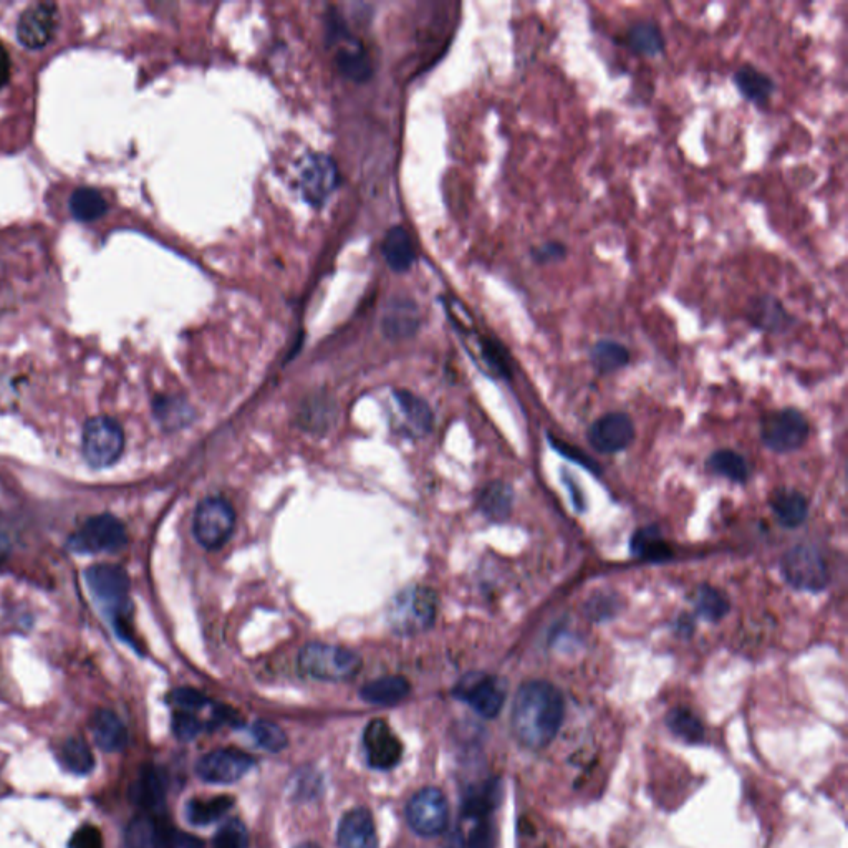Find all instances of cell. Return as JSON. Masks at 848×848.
I'll return each instance as SVG.
<instances>
[{"label": "cell", "mask_w": 848, "mask_h": 848, "mask_svg": "<svg viewBox=\"0 0 848 848\" xmlns=\"http://www.w3.org/2000/svg\"><path fill=\"white\" fill-rule=\"evenodd\" d=\"M130 799L146 812L161 810L166 799V781L161 771L153 766L143 767L131 784Z\"/></svg>", "instance_id": "obj_21"}, {"label": "cell", "mask_w": 848, "mask_h": 848, "mask_svg": "<svg viewBox=\"0 0 848 848\" xmlns=\"http://www.w3.org/2000/svg\"><path fill=\"white\" fill-rule=\"evenodd\" d=\"M295 848H320L317 844H312V842H305V844H300L299 847Z\"/></svg>", "instance_id": "obj_53"}, {"label": "cell", "mask_w": 848, "mask_h": 848, "mask_svg": "<svg viewBox=\"0 0 848 848\" xmlns=\"http://www.w3.org/2000/svg\"><path fill=\"white\" fill-rule=\"evenodd\" d=\"M666 724L671 729V733L676 734L678 738L685 739L686 742L703 741V723L699 721L698 716L691 709H671L668 716H666Z\"/></svg>", "instance_id": "obj_40"}, {"label": "cell", "mask_w": 848, "mask_h": 848, "mask_svg": "<svg viewBox=\"0 0 848 848\" xmlns=\"http://www.w3.org/2000/svg\"><path fill=\"white\" fill-rule=\"evenodd\" d=\"M232 804L234 799L229 795H217L211 799H191L186 804V819L189 824L199 825V827L211 825L221 820L229 812Z\"/></svg>", "instance_id": "obj_34"}, {"label": "cell", "mask_w": 848, "mask_h": 848, "mask_svg": "<svg viewBox=\"0 0 848 848\" xmlns=\"http://www.w3.org/2000/svg\"><path fill=\"white\" fill-rule=\"evenodd\" d=\"M623 45L638 57H661L666 50L665 34L653 20H638L630 25Z\"/></svg>", "instance_id": "obj_22"}, {"label": "cell", "mask_w": 848, "mask_h": 848, "mask_svg": "<svg viewBox=\"0 0 848 848\" xmlns=\"http://www.w3.org/2000/svg\"><path fill=\"white\" fill-rule=\"evenodd\" d=\"M10 554H12V544L9 537L4 532H0V567L9 560Z\"/></svg>", "instance_id": "obj_52"}, {"label": "cell", "mask_w": 848, "mask_h": 848, "mask_svg": "<svg viewBox=\"0 0 848 848\" xmlns=\"http://www.w3.org/2000/svg\"><path fill=\"white\" fill-rule=\"evenodd\" d=\"M782 577L799 592H824L830 583L829 567L822 552L809 544L787 550L781 560Z\"/></svg>", "instance_id": "obj_6"}, {"label": "cell", "mask_w": 848, "mask_h": 848, "mask_svg": "<svg viewBox=\"0 0 848 848\" xmlns=\"http://www.w3.org/2000/svg\"><path fill=\"white\" fill-rule=\"evenodd\" d=\"M564 477L565 486L569 487L570 497H572V504H574L575 509L579 512L587 511V504H585V496H583L582 492L579 491V487H577V482L572 479V477L565 476Z\"/></svg>", "instance_id": "obj_50"}, {"label": "cell", "mask_w": 848, "mask_h": 848, "mask_svg": "<svg viewBox=\"0 0 848 848\" xmlns=\"http://www.w3.org/2000/svg\"><path fill=\"white\" fill-rule=\"evenodd\" d=\"M733 83L734 87L738 88L739 95L746 102L759 106V108L769 105L777 90L774 78L754 67L751 63L741 65L733 73Z\"/></svg>", "instance_id": "obj_19"}, {"label": "cell", "mask_w": 848, "mask_h": 848, "mask_svg": "<svg viewBox=\"0 0 848 848\" xmlns=\"http://www.w3.org/2000/svg\"><path fill=\"white\" fill-rule=\"evenodd\" d=\"M477 504L489 521L506 522L514 507V489L506 482H491L482 489Z\"/></svg>", "instance_id": "obj_26"}, {"label": "cell", "mask_w": 848, "mask_h": 848, "mask_svg": "<svg viewBox=\"0 0 848 848\" xmlns=\"http://www.w3.org/2000/svg\"><path fill=\"white\" fill-rule=\"evenodd\" d=\"M769 504L779 524L786 529L802 526L809 517V501L795 489H779L772 494Z\"/></svg>", "instance_id": "obj_24"}, {"label": "cell", "mask_w": 848, "mask_h": 848, "mask_svg": "<svg viewBox=\"0 0 848 848\" xmlns=\"http://www.w3.org/2000/svg\"><path fill=\"white\" fill-rule=\"evenodd\" d=\"M691 600H693L694 610L698 613V617L709 623L721 622L731 610L729 598L719 588L708 585V583L699 585L694 590Z\"/></svg>", "instance_id": "obj_31"}, {"label": "cell", "mask_w": 848, "mask_h": 848, "mask_svg": "<svg viewBox=\"0 0 848 848\" xmlns=\"http://www.w3.org/2000/svg\"><path fill=\"white\" fill-rule=\"evenodd\" d=\"M363 747L373 769L388 771L398 766L403 757V744L383 719H373L363 733Z\"/></svg>", "instance_id": "obj_16"}, {"label": "cell", "mask_w": 848, "mask_h": 848, "mask_svg": "<svg viewBox=\"0 0 848 848\" xmlns=\"http://www.w3.org/2000/svg\"><path fill=\"white\" fill-rule=\"evenodd\" d=\"M92 734L97 744L103 752L108 754H116V752L125 751L128 746L130 736L125 723L121 721L120 716L111 711V709H97L92 716Z\"/></svg>", "instance_id": "obj_20"}, {"label": "cell", "mask_w": 848, "mask_h": 848, "mask_svg": "<svg viewBox=\"0 0 848 848\" xmlns=\"http://www.w3.org/2000/svg\"><path fill=\"white\" fill-rule=\"evenodd\" d=\"M565 719V698L550 681H527L512 703L511 726L517 741L540 751L559 734Z\"/></svg>", "instance_id": "obj_1"}, {"label": "cell", "mask_w": 848, "mask_h": 848, "mask_svg": "<svg viewBox=\"0 0 848 848\" xmlns=\"http://www.w3.org/2000/svg\"><path fill=\"white\" fill-rule=\"evenodd\" d=\"M254 766L246 752L237 749H217L199 759L196 772L204 782L209 784H234L241 781Z\"/></svg>", "instance_id": "obj_15"}, {"label": "cell", "mask_w": 848, "mask_h": 848, "mask_svg": "<svg viewBox=\"0 0 848 848\" xmlns=\"http://www.w3.org/2000/svg\"><path fill=\"white\" fill-rule=\"evenodd\" d=\"M396 403L400 406L401 415H403V421H405V429H408V433L415 434V436L428 433L431 424H433V415H431V410L423 400H420L418 396L411 395L410 391H398Z\"/></svg>", "instance_id": "obj_32"}, {"label": "cell", "mask_w": 848, "mask_h": 848, "mask_svg": "<svg viewBox=\"0 0 848 848\" xmlns=\"http://www.w3.org/2000/svg\"><path fill=\"white\" fill-rule=\"evenodd\" d=\"M338 186V169L325 155H310L302 161L299 173L300 193L307 203L320 208Z\"/></svg>", "instance_id": "obj_12"}, {"label": "cell", "mask_w": 848, "mask_h": 848, "mask_svg": "<svg viewBox=\"0 0 848 848\" xmlns=\"http://www.w3.org/2000/svg\"><path fill=\"white\" fill-rule=\"evenodd\" d=\"M454 694L486 719L496 718L506 701V689L501 680L484 673L464 676L454 688Z\"/></svg>", "instance_id": "obj_11"}, {"label": "cell", "mask_w": 848, "mask_h": 848, "mask_svg": "<svg viewBox=\"0 0 848 848\" xmlns=\"http://www.w3.org/2000/svg\"><path fill=\"white\" fill-rule=\"evenodd\" d=\"M709 471L716 476L726 477L729 481L736 484H746L749 479V464L742 454L736 453L733 449H719L714 451L708 458Z\"/></svg>", "instance_id": "obj_35"}, {"label": "cell", "mask_w": 848, "mask_h": 848, "mask_svg": "<svg viewBox=\"0 0 848 848\" xmlns=\"http://www.w3.org/2000/svg\"><path fill=\"white\" fill-rule=\"evenodd\" d=\"M530 257L537 265L559 264L569 257V247L560 241H545L530 249Z\"/></svg>", "instance_id": "obj_44"}, {"label": "cell", "mask_w": 848, "mask_h": 848, "mask_svg": "<svg viewBox=\"0 0 848 848\" xmlns=\"http://www.w3.org/2000/svg\"><path fill=\"white\" fill-rule=\"evenodd\" d=\"M10 78V57L4 45L0 44V88L4 87L5 83L9 82Z\"/></svg>", "instance_id": "obj_51"}, {"label": "cell", "mask_w": 848, "mask_h": 848, "mask_svg": "<svg viewBox=\"0 0 848 848\" xmlns=\"http://www.w3.org/2000/svg\"><path fill=\"white\" fill-rule=\"evenodd\" d=\"M57 759L60 766L75 776H88L97 766L92 747L83 738H68L58 746Z\"/></svg>", "instance_id": "obj_28"}, {"label": "cell", "mask_w": 848, "mask_h": 848, "mask_svg": "<svg viewBox=\"0 0 848 848\" xmlns=\"http://www.w3.org/2000/svg\"><path fill=\"white\" fill-rule=\"evenodd\" d=\"M406 819L411 829L421 837L443 834L449 819L446 795L436 787H424L406 805Z\"/></svg>", "instance_id": "obj_10"}, {"label": "cell", "mask_w": 848, "mask_h": 848, "mask_svg": "<svg viewBox=\"0 0 848 848\" xmlns=\"http://www.w3.org/2000/svg\"><path fill=\"white\" fill-rule=\"evenodd\" d=\"M68 848H105L102 830L92 824L82 825L68 840Z\"/></svg>", "instance_id": "obj_47"}, {"label": "cell", "mask_w": 848, "mask_h": 848, "mask_svg": "<svg viewBox=\"0 0 848 848\" xmlns=\"http://www.w3.org/2000/svg\"><path fill=\"white\" fill-rule=\"evenodd\" d=\"M337 844L340 848H376L375 820L368 809H353L343 815L338 825Z\"/></svg>", "instance_id": "obj_18"}, {"label": "cell", "mask_w": 848, "mask_h": 848, "mask_svg": "<svg viewBox=\"0 0 848 848\" xmlns=\"http://www.w3.org/2000/svg\"><path fill=\"white\" fill-rule=\"evenodd\" d=\"M630 552L635 559L650 562V564H665L675 557V552L666 542L658 526L636 529L630 539Z\"/></svg>", "instance_id": "obj_23"}, {"label": "cell", "mask_w": 848, "mask_h": 848, "mask_svg": "<svg viewBox=\"0 0 848 848\" xmlns=\"http://www.w3.org/2000/svg\"><path fill=\"white\" fill-rule=\"evenodd\" d=\"M85 580L118 638L138 650L131 627L130 579L125 570L115 564L93 565L85 572Z\"/></svg>", "instance_id": "obj_2"}, {"label": "cell", "mask_w": 848, "mask_h": 848, "mask_svg": "<svg viewBox=\"0 0 848 848\" xmlns=\"http://www.w3.org/2000/svg\"><path fill=\"white\" fill-rule=\"evenodd\" d=\"M106 209L108 206H106L105 198L102 193H98L97 189L80 188L70 198V212L77 221H97L105 216Z\"/></svg>", "instance_id": "obj_36"}, {"label": "cell", "mask_w": 848, "mask_h": 848, "mask_svg": "<svg viewBox=\"0 0 848 848\" xmlns=\"http://www.w3.org/2000/svg\"><path fill=\"white\" fill-rule=\"evenodd\" d=\"M696 630V620L691 613H680L673 622V632L676 636H680L683 640H689L694 635Z\"/></svg>", "instance_id": "obj_49"}, {"label": "cell", "mask_w": 848, "mask_h": 848, "mask_svg": "<svg viewBox=\"0 0 848 848\" xmlns=\"http://www.w3.org/2000/svg\"><path fill=\"white\" fill-rule=\"evenodd\" d=\"M203 731V723L199 721L194 713L188 711H176L173 716V733L181 741H191Z\"/></svg>", "instance_id": "obj_46"}, {"label": "cell", "mask_w": 848, "mask_h": 848, "mask_svg": "<svg viewBox=\"0 0 848 848\" xmlns=\"http://www.w3.org/2000/svg\"><path fill=\"white\" fill-rule=\"evenodd\" d=\"M622 610V598L615 592L598 590L583 603V613L592 623H603L617 617Z\"/></svg>", "instance_id": "obj_38"}, {"label": "cell", "mask_w": 848, "mask_h": 848, "mask_svg": "<svg viewBox=\"0 0 848 848\" xmlns=\"http://www.w3.org/2000/svg\"><path fill=\"white\" fill-rule=\"evenodd\" d=\"M438 613V595L433 588L411 587L398 593L388 608L391 630L416 635L433 627Z\"/></svg>", "instance_id": "obj_3"}, {"label": "cell", "mask_w": 848, "mask_h": 848, "mask_svg": "<svg viewBox=\"0 0 848 848\" xmlns=\"http://www.w3.org/2000/svg\"><path fill=\"white\" fill-rule=\"evenodd\" d=\"M418 328V310L406 299L391 304L385 317V330L390 337H406Z\"/></svg>", "instance_id": "obj_37"}, {"label": "cell", "mask_w": 848, "mask_h": 848, "mask_svg": "<svg viewBox=\"0 0 848 848\" xmlns=\"http://www.w3.org/2000/svg\"><path fill=\"white\" fill-rule=\"evenodd\" d=\"M252 738L257 744L269 752H279L287 746V736L277 724L270 721H257L252 724Z\"/></svg>", "instance_id": "obj_41"}, {"label": "cell", "mask_w": 848, "mask_h": 848, "mask_svg": "<svg viewBox=\"0 0 848 848\" xmlns=\"http://www.w3.org/2000/svg\"><path fill=\"white\" fill-rule=\"evenodd\" d=\"M469 848H492L494 845V832L486 820H477L468 839Z\"/></svg>", "instance_id": "obj_48"}, {"label": "cell", "mask_w": 848, "mask_h": 848, "mask_svg": "<svg viewBox=\"0 0 848 848\" xmlns=\"http://www.w3.org/2000/svg\"><path fill=\"white\" fill-rule=\"evenodd\" d=\"M163 825L153 815H136L125 830L126 848H161Z\"/></svg>", "instance_id": "obj_30"}, {"label": "cell", "mask_w": 848, "mask_h": 848, "mask_svg": "<svg viewBox=\"0 0 848 848\" xmlns=\"http://www.w3.org/2000/svg\"><path fill=\"white\" fill-rule=\"evenodd\" d=\"M746 320L756 330L766 333H786L795 325L794 315L786 309L781 299L772 294L752 297L747 304Z\"/></svg>", "instance_id": "obj_17"}, {"label": "cell", "mask_w": 848, "mask_h": 848, "mask_svg": "<svg viewBox=\"0 0 848 848\" xmlns=\"http://www.w3.org/2000/svg\"><path fill=\"white\" fill-rule=\"evenodd\" d=\"M128 544V532L123 522L111 514L93 516L83 522L67 540L72 554H116Z\"/></svg>", "instance_id": "obj_5"}, {"label": "cell", "mask_w": 848, "mask_h": 848, "mask_svg": "<svg viewBox=\"0 0 848 848\" xmlns=\"http://www.w3.org/2000/svg\"><path fill=\"white\" fill-rule=\"evenodd\" d=\"M60 22L58 7L52 2L30 5L17 22V40L25 49H44L52 42Z\"/></svg>", "instance_id": "obj_13"}, {"label": "cell", "mask_w": 848, "mask_h": 848, "mask_svg": "<svg viewBox=\"0 0 848 848\" xmlns=\"http://www.w3.org/2000/svg\"><path fill=\"white\" fill-rule=\"evenodd\" d=\"M809 421L795 408L772 411L761 421L762 443L772 453H794L809 439Z\"/></svg>", "instance_id": "obj_8"}, {"label": "cell", "mask_w": 848, "mask_h": 848, "mask_svg": "<svg viewBox=\"0 0 848 848\" xmlns=\"http://www.w3.org/2000/svg\"><path fill=\"white\" fill-rule=\"evenodd\" d=\"M125 449V433L118 421L97 416L83 426L82 453L92 469L110 468Z\"/></svg>", "instance_id": "obj_7"}, {"label": "cell", "mask_w": 848, "mask_h": 848, "mask_svg": "<svg viewBox=\"0 0 848 848\" xmlns=\"http://www.w3.org/2000/svg\"><path fill=\"white\" fill-rule=\"evenodd\" d=\"M381 251H383L386 264L390 265V269L395 272H406L416 262L413 239L408 231L400 226L391 227L390 231L386 232Z\"/></svg>", "instance_id": "obj_25"}, {"label": "cell", "mask_w": 848, "mask_h": 848, "mask_svg": "<svg viewBox=\"0 0 848 848\" xmlns=\"http://www.w3.org/2000/svg\"><path fill=\"white\" fill-rule=\"evenodd\" d=\"M247 844H249V835H247L246 825L239 820H229L217 830L212 848H247Z\"/></svg>", "instance_id": "obj_42"}, {"label": "cell", "mask_w": 848, "mask_h": 848, "mask_svg": "<svg viewBox=\"0 0 848 848\" xmlns=\"http://www.w3.org/2000/svg\"><path fill=\"white\" fill-rule=\"evenodd\" d=\"M632 362V355L623 343L615 342L610 338H603L593 343L590 348V363L598 375H612L617 371L627 368Z\"/></svg>", "instance_id": "obj_27"}, {"label": "cell", "mask_w": 848, "mask_h": 848, "mask_svg": "<svg viewBox=\"0 0 848 848\" xmlns=\"http://www.w3.org/2000/svg\"><path fill=\"white\" fill-rule=\"evenodd\" d=\"M410 683L401 676H385L378 680L370 681L360 691L367 703L378 704V706H393L410 694Z\"/></svg>", "instance_id": "obj_29"}, {"label": "cell", "mask_w": 848, "mask_h": 848, "mask_svg": "<svg viewBox=\"0 0 848 848\" xmlns=\"http://www.w3.org/2000/svg\"><path fill=\"white\" fill-rule=\"evenodd\" d=\"M234 526H236L234 509L221 497L204 499L194 512V535L199 544L206 549H219L226 544Z\"/></svg>", "instance_id": "obj_9"}, {"label": "cell", "mask_w": 848, "mask_h": 848, "mask_svg": "<svg viewBox=\"0 0 848 848\" xmlns=\"http://www.w3.org/2000/svg\"><path fill=\"white\" fill-rule=\"evenodd\" d=\"M299 665L304 673L320 681L352 680L362 670V658L355 651L328 643H310L300 651Z\"/></svg>", "instance_id": "obj_4"}, {"label": "cell", "mask_w": 848, "mask_h": 848, "mask_svg": "<svg viewBox=\"0 0 848 848\" xmlns=\"http://www.w3.org/2000/svg\"><path fill=\"white\" fill-rule=\"evenodd\" d=\"M337 65L345 77L352 78L355 82H365L371 75L367 52L360 44L347 45L338 50Z\"/></svg>", "instance_id": "obj_39"}, {"label": "cell", "mask_w": 848, "mask_h": 848, "mask_svg": "<svg viewBox=\"0 0 848 848\" xmlns=\"http://www.w3.org/2000/svg\"><path fill=\"white\" fill-rule=\"evenodd\" d=\"M169 703L173 704L176 711H188L196 713L199 709L206 708L208 699L196 689L179 688L169 694Z\"/></svg>", "instance_id": "obj_45"}, {"label": "cell", "mask_w": 848, "mask_h": 848, "mask_svg": "<svg viewBox=\"0 0 848 848\" xmlns=\"http://www.w3.org/2000/svg\"><path fill=\"white\" fill-rule=\"evenodd\" d=\"M547 438H549L550 446H552L557 453L562 454L564 458L570 459L572 463L579 464L582 468L588 469L590 473H602L600 464H598L597 461H593V459L590 458V456H587V454L583 453L582 449L575 448L574 444L565 443V441L555 438L552 434H549Z\"/></svg>", "instance_id": "obj_43"}, {"label": "cell", "mask_w": 848, "mask_h": 848, "mask_svg": "<svg viewBox=\"0 0 848 848\" xmlns=\"http://www.w3.org/2000/svg\"><path fill=\"white\" fill-rule=\"evenodd\" d=\"M635 436L632 418L618 411L600 416L587 433L588 443L600 454L622 453L632 446Z\"/></svg>", "instance_id": "obj_14"}, {"label": "cell", "mask_w": 848, "mask_h": 848, "mask_svg": "<svg viewBox=\"0 0 848 848\" xmlns=\"http://www.w3.org/2000/svg\"><path fill=\"white\" fill-rule=\"evenodd\" d=\"M474 343H476L479 360L484 363L486 370L494 376L509 380L512 376V367L511 357L506 347L496 338L481 337V335L474 337Z\"/></svg>", "instance_id": "obj_33"}]
</instances>
